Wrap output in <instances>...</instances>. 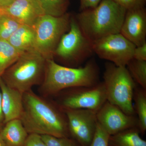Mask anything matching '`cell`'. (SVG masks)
<instances>
[{
  "label": "cell",
  "mask_w": 146,
  "mask_h": 146,
  "mask_svg": "<svg viewBox=\"0 0 146 146\" xmlns=\"http://www.w3.org/2000/svg\"><path fill=\"white\" fill-rule=\"evenodd\" d=\"M20 119L28 133L70 137L63 110L32 90L23 94V110Z\"/></svg>",
  "instance_id": "1"
},
{
  "label": "cell",
  "mask_w": 146,
  "mask_h": 146,
  "mask_svg": "<svg viewBox=\"0 0 146 146\" xmlns=\"http://www.w3.org/2000/svg\"><path fill=\"white\" fill-rule=\"evenodd\" d=\"M99 69L93 60L77 68L59 65L53 59H47L40 91L46 96H55L65 89L94 86L99 83Z\"/></svg>",
  "instance_id": "2"
},
{
  "label": "cell",
  "mask_w": 146,
  "mask_h": 146,
  "mask_svg": "<svg viewBox=\"0 0 146 146\" xmlns=\"http://www.w3.org/2000/svg\"><path fill=\"white\" fill-rule=\"evenodd\" d=\"M126 11L112 0H102L96 7L81 11L76 20L84 35L94 43L120 33Z\"/></svg>",
  "instance_id": "3"
},
{
  "label": "cell",
  "mask_w": 146,
  "mask_h": 146,
  "mask_svg": "<svg viewBox=\"0 0 146 146\" xmlns=\"http://www.w3.org/2000/svg\"><path fill=\"white\" fill-rule=\"evenodd\" d=\"M46 59L36 50L23 53L5 71L1 78L7 85L23 93L41 84L44 76Z\"/></svg>",
  "instance_id": "4"
},
{
  "label": "cell",
  "mask_w": 146,
  "mask_h": 146,
  "mask_svg": "<svg viewBox=\"0 0 146 146\" xmlns=\"http://www.w3.org/2000/svg\"><path fill=\"white\" fill-rule=\"evenodd\" d=\"M103 78L107 101L119 108L125 114L135 115L133 101L136 86L126 67L108 63Z\"/></svg>",
  "instance_id": "5"
},
{
  "label": "cell",
  "mask_w": 146,
  "mask_h": 146,
  "mask_svg": "<svg viewBox=\"0 0 146 146\" xmlns=\"http://www.w3.org/2000/svg\"><path fill=\"white\" fill-rule=\"evenodd\" d=\"M71 18L66 13L60 16L45 14L33 26L35 33V48L46 60L53 59L60 39L70 29Z\"/></svg>",
  "instance_id": "6"
},
{
  "label": "cell",
  "mask_w": 146,
  "mask_h": 146,
  "mask_svg": "<svg viewBox=\"0 0 146 146\" xmlns=\"http://www.w3.org/2000/svg\"><path fill=\"white\" fill-rule=\"evenodd\" d=\"M93 52V43L84 34L76 18L71 17L70 29L60 39L54 56L76 67Z\"/></svg>",
  "instance_id": "7"
},
{
  "label": "cell",
  "mask_w": 146,
  "mask_h": 146,
  "mask_svg": "<svg viewBox=\"0 0 146 146\" xmlns=\"http://www.w3.org/2000/svg\"><path fill=\"white\" fill-rule=\"evenodd\" d=\"M56 104L62 109H87L97 112L107 101L104 83L65 89L57 94Z\"/></svg>",
  "instance_id": "8"
},
{
  "label": "cell",
  "mask_w": 146,
  "mask_h": 146,
  "mask_svg": "<svg viewBox=\"0 0 146 146\" xmlns=\"http://www.w3.org/2000/svg\"><path fill=\"white\" fill-rule=\"evenodd\" d=\"M136 46L120 33L110 35L93 43L94 52L117 66L126 67L133 58Z\"/></svg>",
  "instance_id": "9"
},
{
  "label": "cell",
  "mask_w": 146,
  "mask_h": 146,
  "mask_svg": "<svg viewBox=\"0 0 146 146\" xmlns=\"http://www.w3.org/2000/svg\"><path fill=\"white\" fill-rule=\"evenodd\" d=\"M63 110L68 120L70 137L80 146H89L96 129V112L87 109Z\"/></svg>",
  "instance_id": "10"
},
{
  "label": "cell",
  "mask_w": 146,
  "mask_h": 146,
  "mask_svg": "<svg viewBox=\"0 0 146 146\" xmlns=\"http://www.w3.org/2000/svg\"><path fill=\"white\" fill-rule=\"evenodd\" d=\"M98 123L110 135L131 128L138 127L135 115L125 114L119 108L107 101L96 112Z\"/></svg>",
  "instance_id": "11"
},
{
  "label": "cell",
  "mask_w": 146,
  "mask_h": 146,
  "mask_svg": "<svg viewBox=\"0 0 146 146\" xmlns=\"http://www.w3.org/2000/svg\"><path fill=\"white\" fill-rule=\"evenodd\" d=\"M120 33L136 47L146 42V11L145 7L127 11Z\"/></svg>",
  "instance_id": "12"
},
{
  "label": "cell",
  "mask_w": 146,
  "mask_h": 146,
  "mask_svg": "<svg viewBox=\"0 0 146 146\" xmlns=\"http://www.w3.org/2000/svg\"><path fill=\"white\" fill-rule=\"evenodd\" d=\"M0 10L21 25L30 26H33L37 19L45 14L36 0H13L8 6Z\"/></svg>",
  "instance_id": "13"
},
{
  "label": "cell",
  "mask_w": 146,
  "mask_h": 146,
  "mask_svg": "<svg viewBox=\"0 0 146 146\" xmlns=\"http://www.w3.org/2000/svg\"><path fill=\"white\" fill-rule=\"evenodd\" d=\"M2 108L4 124L11 120L20 119L23 110V94L7 85L0 79Z\"/></svg>",
  "instance_id": "14"
},
{
  "label": "cell",
  "mask_w": 146,
  "mask_h": 146,
  "mask_svg": "<svg viewBox=\"0 0 146 146\" xmlns=\"http://www.w3.org/2000/svg\"><path fill=\"white\" fill-rule=\"evenodd\" d=\"M28 135L20 119L6 123L0 132V136L7 146H24Z\"/></svg>",
  "instance_id": "15"
},
{
  "label": "cell",
  "mask_w": 146,
  "mask_h": 146,
  "mask_svg": "<svg viewBox=\"0 0 146 146\" xmlns=\"http://www.w3.org/2000/svg\"><path fill=\"white\" fill-rule=\"evenodd\" d=\"M7 41L21 54L35 49V33L33 27L21 25Z\"/></svg>",
  "instance_id": "16"
},
{
  "label": "cell",
  "mask_w": 146,
  "mask_h": 146,
  "mask_svg": "<svg viewBox=\"0 0 146 146\" xmlns=\"http://www.w3.org/2000/svg\"><path fill=\"white\" fill-rule=\"evenodd\" d=\"M137 127L123 131L110 136L108 146H146V141L141 138Z\"/></svg>",
  "instance_id": "17"
},
{
  "label": "cell",
  "mask_w": 146,
  "mask_h": 146,
  "mask_svg": "<svg viewBox=\"0 0 146 146\" xmlns=\"http://www.w3.org/2000/svg\"><path fill=\"white\" fill-rule=\"evenodd\" d=\"M133 100L135 101V114L137 115L138 128L140 133L144 134L146 131V91L136 87Z\"/></svg>",
  "instance_id": "18"
},
{
  "label": "cell",
  "mask_w": 146,
  "mask_h": 146,
  "mask_svg": "<svg viewBox=\"0 0 146 146\" xmlns=\"http://www.w3.org/2000/svg\"><path fill=\"white\" fill-rule=\"evenodd\" d=\"M21 54L8 41L0 40V79Z\"/></svg>",
  "instance_id": "19"
},
{
  "label": "cell",
  "mask_w": 146,
  "mask_h": 146,
  "mask_svg": "<svg viewBox=\"0 0 146 146\" xmlns=\"http://www.w3.org/2000/svg\"><path fill=\"white\" fill-rule=\"evenodd\" d=\"M126 67L135 82L146 91V61L133 58Z\"/></svg>",
  "instance_id": "20"
},
{
  "label": "cell",
  "mask_w": 146,
  "mask_h": 146,
  "mask_svg": "<svg viewBox=\"0 0 146 146\" xmlns=\"http://www.w3.org/2000/svg\"><path fill=\"white\" fill-rule=\"evenodd\" d=\"M45 14L54 16L66 13L69 2L68 0H36Z\"/></svg>",
  "instance_id": "21"
},
{
  "label": "cell",
  "mask_w": 146,
  "mask_h": 146,
  "mask_svg": "<svg viewBox=\"0 0 146 146\" xmlns=\"http://www.w3.org/2000/svg\"><path fill=\"white\" fill-rule=\"evenodd\" d=\"M21 25L11 17L1 12L0 15V40L8 41Z\"/></svg>",
  "instance_id": "22"
},
{
  "label": "cell",
  "mask_w": 146,
  "mask_h": 146,
  "mask_svg": "<svg viewBox=\"0 0 146 146\" xmlns=\"http://www.w3.org/2000/svg\"><path fill=\"white\" fill-rule=\"evenodd\" d=\"M47 146H80L70 137H56L50 135H41Z\"/></svg>",
  "instance_id": "23"
},
{
  "label": "cell",
  "mask_w": 146,
  "mask_h": 146,
  "mask_svg": "<svg viewBox=\"0 0 146 146\" xmlns=\"http://www.w3.org/2000/svg\"><path fill=\"white\" fill-rule=\"evenodd\" d=\"M109 137V134L98 123L94 138L89 146H108Z\"/></svg>",
  "instance_id": "24"
},
{
  "label": "cell",
  "mask_w": 146,
  "mask_h": 146,
  "mask_svg": "<svg viewBox=\"0 0 146 146\" xmlns=\"http://www.w3.org/2000/svg\"><path fill=\"white\" fill-rule=\"evenodd\" d=\"M127 11L145 7L146 0H112Z\"/></svg>",
  "instance_id": "25"
},
{
  "label": "cell",
  "mask_w": 146,
  "mask_h": 146,
  "mask_svg": "<svg viewBox=\"0 0 146 146\" xmlns=\"http://www.w3.org/2000/svg\"><path fill=\"white\" fill-rule=\"evenodd\" d=\"M24 146H47L40 135L29 133Z\"/></svg>",
  "instance_id": "26"
},
{
  "label": "cell",
  "mask_w": 146,
  "mask_h": 146,
  "mask_svg": "<svg viewBox=\"0 0 146 146\" xmlns=\"http://www.w3.org/2000/svg\"><path fill=\"white\" fill-rule=\"evenodd\" d=\"M136 60L146 61V42L136 47L133 52V58Z\"/></svg>",
  "instance_id": "27"
},
{
  "label": "cell",
  "mask_w": 146,
  "mask_h": 146,
  "mask_svg": "<svg viewBox=\"0 0 146 146\" xmlns=\"http://www.w3.org/2000/svg\"><path fill=\"white\" fill-rule=\"evenodd\" d=\"M80 9L82 11L91 9L98 5L102 0H80Z\"/></svg>",
  "instance_id": "28"
},
{
  "label": "cell",
  "mask_w": 146,
  "mask_h": 146,
  "mask_svg": "<svg viewBox=\"0 0 146 146\" xmlns=\"http://www.w3.org/2000/svg\"><path fill=\"white\" fill-rule=\"evenodd\" d=\"M0 124L4 125V116L2 108V94L0 89Z\"/></svg>",
  "instance_id": "29"
},
{
  "label": "cell",
  "mask_w": 146,
  "mask_h": 146,
  "mask_svg": "<svg viewBox=\"0 0 146 146\" xmlns=\"http://www.w3.org/2000/svg\"><path fill=\"white\" fill-rule=\"evenodd\" d=\"M13 0H0V9L5 8L13 1Z\"/></svg>",
  "instance_id": "30"
},
{
  "label": "cell",
  "mask_w": 146,
  "mask_h": 146,
  "mask_svg": "<svg viewBox=\"0 0 146 146\" xmlns=\"http://www.w3.org/2000/svg\"><path fill=\"white\" fill-rule=\"evenodd\" d=\"M0 146H7L1 136H0Z\"/></svg>",
  "instance_id": "31"
},
{
  "label": "cell",
  "mask_w": 146,
  "mask_h": 146,
  "mask_svg": "<svg viewBox=\"0 0 146 146\" xmlns=\"http://www.w3.org/2000/svg\"><path fill=\"white\" fill-rule=\"evenodd\" d=\"M2 128V125L0 124V132H1V130Z\"/></svg>",
  "instance_id": "32"
},
{
  "label": "cell",
  "mask_w": 146,
  "mask_h": 146,
  "mask_svg": "<svg viewBox=\"0 0 146 146\" xmlns=\"http://www.w3.org/2000/svg\"><path fill=\"white\" fill-rule=\"evenodd\" d=\"M1 10H0V15H1Z\"/></svg>",
  "instance_id": "33"
}]
</instances>
